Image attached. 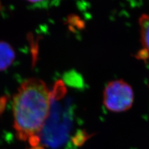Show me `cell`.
I'll return each mask as SVG.
<instances>
[{"label": "cell", "instance_id": "cell-1", "mask_svg": "<svg viewBox=\"0 0 149 149\" xmlns=\"http://www.w3.org/2000/svg\"><path fill=\"white\" fill-rule=\"evenodd\" d=\"M50 105V91L42 80L31 78L21 84L13 99V125L19 139L39 145Z\"/></svg>", "mask_w": 149, "mask_h": 149}, {"label": "cell", "instance_id": "cell-2", "mask_svg": "<svg viewBox=\"0 0 149 149\" xmlns=\"http://www.w3.org/2000/svg\"><path fill=\"white\" fill-rule=\"evenodd\" d=\"M134 92L132 87L123 80L111 81L104 88L102 102L105 108L113 113H123L133 106Z\"/></svg>", "mask_w": 149, "mask_h": 149}, {"label": "cell", "instance_id": "cell-3", "mask_svg": "<svg viewBox=\"0 0 149 149\" xmlns=\"http://www.w3.org/2000/svg\"><path fill=\"white\" fill-rule=\"evenodd\" d=\"M139 26L141 49L136 57L142 60H149V15L143 14L139 17Z\"/></svg>", "mask_w": 149, "mask_h": 149}, {"label": "cell", "instance_id": "cell-4", "mask_svg": "<svg viewBox=\"0 0 149 149\" xmlns=\"http://www.w3.org/2000/svg\"><path fill=\"white\" fill-rule=\"evenodd\" d=\"M15 59V52L12 47L3 41H0V71L10 67Z\"/></svg>", "mask_w": 149, "mask_h": 149}, {"label": "cell", "instance_id": "cell-5", "mask_svg": "<svg viewBox=\"0 0 149 149\" xmlns=\"http://www.w3.org/2000/svg\"><path fill=\"white\" fill-rule=\"evenodd\" d=\"M29 149H45V148L43 147L42 146L37 145V146H31V147Z\"/></svg>", "mask_w": 149, "mask_h": 149}, {"label": "cell", "instance_id": "cell-6", "mask_svg": "<svg viewBox=\"0 0 149 149\" xmlns=\"http://www.w3.org/2000/svg\"><path fill=\"white\" fill-rule=\"evenodd\" d=\"M27 1H28L29 2H31V3H37V2L43 1V0H27Z\"/></svg>", "mask_w": 149, "mask_h": 149}]
</instances>
